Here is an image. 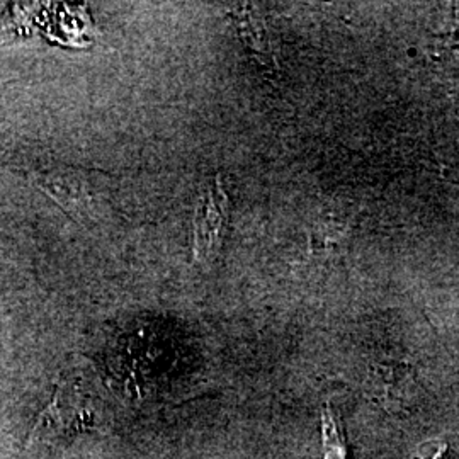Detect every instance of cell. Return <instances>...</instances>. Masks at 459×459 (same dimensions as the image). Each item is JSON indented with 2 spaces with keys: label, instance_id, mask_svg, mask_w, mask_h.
Masks as SVG:
<instances>
[{
  "label": "cell",
  "instance_id": "6da1fadb",
  "mask_svg": "<svg viewBox=\"0 0 459 459\" xmlns=\"http://www.w3.org/2000/svg\"><path fill=\"white\" fill-rule=\"evenodd\" d=\"M227 223V196L216 179L199 199L195 218V259L210 261L221 247V233Z\"/></svg>",
  "mask_w": 459,
  "mask_h": 459
},
{
  "label": "cell",
  "instance_id": "7a4b0ae2",
  "mask_svg": "<svg viewBox=\"0 0 459 459\" xmlns=\"http://www.w3.org/2000/svg\"><path fill=\"white\" fill-rule=\"evenodd\" d=\"M235 21H237V26H238V33L240 38L244 39L247 48L250 51V55L261 64L263 66L267 68H274V55H273V49H271V43H269V38L267 33L264 30V24L252 16L250 11H238L233 14Z\"/></svg>",
  "mask_w": 459,
  "mask_h": 459
},
{
  "label": "cell",
  "instance_id": "3957f363",
  "mask_svg": "<svg viewBox=\"0 0 459 459\" xmlns=\"http://www.w3.org/2000/svg\"><path fill=\"white\" fill-rule=\"evenodd\" d=\"M322 451L324 459H345L347 456L342 422L330 402L322 411Z\"/></svg>",
  "mask_w": 459,
  "mask_h": 459
},
{
  "label": "cell",
  "instance_id": "277c9868",
  "mask_svg": "<svg viewBox=\"0 0 459 459\" xmlns=\"http://www.w3.org/2000/svg\"><path fill=\"white\" fill-rule=\"evenodd\" d=\"M349 225L344 220H335L332 216L324 218L316 223L310 235V246L315 252H324L332 247L339 246L347 235Z\"/></svg>",
  "mask_w": 459,
  "mask_h": 459
},
{
  "label": "cell",
  "instance_id": "5b68a950",
  "mask_svg": "<svg viewBox=\"0 0 459 459\" xmlns=\"http://www.w3.org/2000/svg\"><path fill=\"white\" fill-rule=\"evenodd\" d=\"M411 459H459L458 432H449L420 444Z\"/></svg>",
  "mask_w": 459,
  "mask_h": 459
}]
</instances>
